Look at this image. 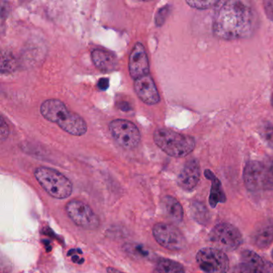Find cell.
<instances>
[{"label":"cell","instance_id":"obj_1","mask_svg":"<svg viewBox=\"0 0 273 273\" xmlns=\"http://www.w3.org/2000/svg\"><path fill=\"white\" fill-rule=\"evenodd\" d=\"M256 25V15L247 1H220L214 15L212 30L218 38L225 40L249 38Z\"/></svg>","mask_w":273,"mask_h":273},{"label":"cell","instance_id":"obj_2","mask_svg":"<svg viewBox=\"0 0 273 273\" xmlns=\"http://www.w3.org/2000/svg\"><path fill=\"white\" fill-rule=\"evenodd\" d=\"M40 112L46 120L58 125L60 128L72 136H84L87 132L85 120L78 114L69 111L61 100H46L41 105Z\"/></svg>","mask_w":273,"mask_h":273},{"label":"cell","instance_id":"obj_3","mask_svg":"<svg viewBox=\"0 0 273 273\" xmlns=\"http://www.w3.org/2000/svg\"><path fill=\"white\" fill-rule=\"evenodd\" d=\"M153 140L164 152L171 157H185L193 151L195 147L193 137L168 128L157 129L154 132Z\"/></svg>","mask_w":273,"mask_h":273},{"label":"cell","instance_id":"obj_4","mask_svg":"<svg viewBox=\"0 0 273 273\" xmlns=\"http://www.w3.org/2000/svg\"><path fill=\"white\" fill-rule=\"evenodd\" d=\"M243 176L244 185L249 191L273 190V157L247 163Z\"/></svg>","mask_w":273,"mask_h":273},{"label":"cell","instance_id":"obj_5","mask_svg":"<svg viewBox=\"0 0 273 273\" xmlns=\"http://www.w3.org/2000/svg\"><path fill=\"white\" fill-rule=\"evenodd\" d=\"M35 176L40 186L51 197L63 200L72 193V183L56 169L40 167L36 169Z\"/></svg>","mask_w":273,"mask_h":273},{"label":"cell","instance_id":"obj_6","mask_svg":"<svg viewBox=\"0 0 273 273\" xmlns=\"http://www.w3.org/2000/svg\"><path fill=\"white\" fill-rule=\"evenodd\" d=\"M209 241L215 249L223 252H232L242 244L243 236L233 225L221 223L215 225L209 235Z\"/></svg>","mask_w":273,"mask_h":273},{"label":"cell","instance_id":"obj_7","mask_svg":"<svg viewBox=\"0 0 273 273\" xmlns=\"http://www.w3.org/2000/svg\"><path fill=\"white\" fill-rule=\"evenodd\" d=\"M109 130L114 140L125 149H133L139 145L141 135L133 123L127 120H112L109 124Z\"/></svg>","mask_w":273,"mask_h":273},{"label":"cell","instance_id":"obj_8","mask_svg":"<svg viewBox=\"0 0 273 273\" xmlns=\"http://www.w3.org/2000/svg\"><path fill=\"white\" fill-rule=\"evenodd\" d=\"M68 217L75 225L86 229L96 230L100 225V218L91 207L81 200H71L65 207Z\"/></svg>","mask_w":273,"mask_h":273},{"label":"cell","instance_id":"obj_9","mask_svg":"<svg viewBox=\"0 0 273 273\" xmlns=\"http://www.w3.org/2000/svg\"><path fill=\"white\" fill-rule=\"evenodd\" d=\"M196 262L206 273H227L229 260L225 252L215 248L200 249L196 254Z\"/></svg>","mask_w":273,"mask_h":273},{"label":"cell","instance_id":"obj_10","mask_svg":"<svg viewBox=\"0 0 273 273\" xmlns=\"http://www.w3.org/2000/svg\"><path fill=\"white\" fill-rule=\"evenodd\" d=\"M153 236L158 244L170 251H181L186 248L185 235L173 225L159 223L152 229Z\"/></svg>","mask_w":273,"mask_h":273},{"label":"cell","instance_id":"obj_11","mask_svg":"<svg viewBox=\"0 0 273 273\" xmlns=\"http://www.w3.org/2000/svg\"><path fill=\"white\" fill-rule=\"evenodd\" d=\"M128 69L130 76L135 80L149 75L148 59L141 42L136 43L130 54Z\"/></svg>","mask_w":273,"mask_h":273},{"label":"cell","instance_id":"obj_12","mask_svg":"<svg viewBox=\"0 0 273 273\" xmlns=\"http://www.w3.org/2000/svg\"><path fill=\"white\" fill-rule=\"evenodd\" d=\"M200 163L196 159H191L186 162L183 167L177 178V184L180 189L185 191H191L197 186L200 181Z\"/></svg>","mask_w":273,"mask_h":273},{"label":"cell","instance_id":"obj_13","mask_svg":"<svg viewBox=\"0 0 273 273\" xmlns=\"http://www.w3.org/2000/svg\"><path fill=\"white\" fill-rule=\"evenodd\" d=\"M134 89L138 97L146 105H157L160 101V94L150 74L135 80Z\"/></svg>","mask_w":273,"mask_h":273},{"label":"cell","instance_id":"obj_14","mask_svg":"<svg viewBox=\"0 0 273 273\" xmlns=\"http://www.w3.org/2000/svg\"><path fill=\"white\" fill-rule=\"evenodd\" d=\"M252 244L258 249H268L273 242V222L265 220L258 224L252 235Z\"/></svg>","mask_w":273,"mask_h":273},{"label":"cell","instance_id":"obj_15","mask_svg":"<svg viewBox=\"0 0 273 273\" xmlns=\"http://www.w3.org/2000/svg\"><path fill=\"white\" fill-rule=\"evenodd\" d=\"M91 60L100 71L111 72L118 67V60L113 52L105 49H95L91 52Z\"/></svg>","mask_w":273,"mask_h":273},{"label":"cell","instance_id":"obj_16","mask_svg":"<svg viewBox=\"0 0 273 273\" xmlns=\"http://www.w3.org/2000/svg\"><path fill=\"white\" fill-rule=\"evenodd\" d=\"M163 211L167 218L174 224H180L184 218V210L180 203L176 198L166 195L161 202Z\"/></svg>","mask_w":273,"mask_h":273},{"label":"cell","instance_id":"obj_17","mask_svg":"<svg viewBox=\"0 0 273 273\" xmlns=\"http://www.w3.org/2000/svg\"><path fill=\"white\" fill-rule=\"evenodd\" d=\"M205 176L208 180H211V182L209 204L211 208H215L219 203H225L226 201V195L223 190L222 185L220 180L214 175L211 170L206 169L205 171Z\"/></svg>","mask_w":273,"mask_h":273},{"label":"cell","instance_id":"obj_18","mask_svg":"<svg viewBox=\"0 0 273 273\" xmlns=\"http://www.w3.org/2000/svg\"><path fill=\"white\" fill-rule=\"evenodd\" d=\"M154 273H185L182 264L169 259L162 258L158 260Z\"/></svg>","mask_w":273,"mask_h":273},{"label":"cell","instance_id":"obj_19","mask_svg":"<svg viewBox=\"0 0 273 273\" xmlns=\"http://www.w3.org/2000/svg\"><path fill=\"white\" fill-rule=\"evenodd\" d=\"M258 133L263 142L270 148H273V124L269 121L262 123L258 128Z\"/></svg>","mask_w":273,"mask_h":273},{"label":"cell","instance_id":"obj_20","mask_svg":"<svg viewBox=\"0 0 273 273\" xmlns=\"http://www.w3.org/2000/svg\"><path fill=\"white\" fill-rule=\"evenodd\" d=\"M240 262L246 263L252 266L257 267V268H261V269L264 268V264H265L261 257H260V255H258L255 252L251 251V250H244L242 252Z\"/></svg>","mask_w":273,"mask_h":273},{"label":"cell","instance_id":"obj_21","mask_svg":"<svg viewBox=\"0 0 273 273\" xmlns=\"http://www.w3.org/2000/svg\"><path fill=\"white\" fill-rule=\"evenodd\" d=\"M264 268L252 266L246 263L240 262L234 268L232 273H263Z\"/></svg>","mask_w":273,"mask_h":273},{"label":"cell","instance_id":"obj_22","mask_svg":"<svg viewBox=\"0 0 273 273\" xmlns=\"http://www.w3.org/2000/svg\"><path fill=\"white\" fill-rule=\"evenodd\" d=\"M220 1H186L187 4H189L191 7L196 8V9L205 10L211 8V7H217Z\"/></svg>","mask_w":273,"mask_h":273},{"label":"cell","instance_id":"obj_23","mask_svg":"<svg viewBox=\"0 0 273 273\" xmlns=\"http://www.w3.org/2000/svg\"><path fill=\"white\" fill-rule=\"evenodd\" d=\"M169 12H170V7L169 6H165L161 9L159 10L156 16V23L157 26L160 27L165 23Z\"/></svg>","mask_w":273,"mask_h":273},{"label":"cell","instance_id":"obj_24","mask_svg":"<svg viewBox=\"0 0 273 273\" xmlns=\"http://www.w3.org/2000/svg\"><path fill=\"white\" fill-rule=\"evenodd\" d=\"M9 135V127L7 126V123L5 121L2 116H1L0 122V138L2 141H4Z\"/></svg>","mask_w":273,"mask_h":273},{"label":"cell","instance_id":"obj_25","mask_svg":"<svg viewBox=\"0 0 273 273\" xmlns=\"http://www.w3.org/2000/svg\"><path fill=\"white\" fill-rule=\"evenodd\" d=\"M264 9L267 17L273 22V0H266L263 2Z\"/></svg>","mask_w":273,"mask_h":273},{"label":"cell","instance_id":"obj_26","mask_svg":"<svg viewBox=\"0 0 273 273\" xmlns=\"http://www.w3.org/2000/svg\"><path fill=\"white\" fill-rule=\"evenodd\" d=\"M98 87L101 90V91H106L109 87V80L107 78L100 79L98 82Z\"/></svg>","mask_w":273,"mask_h":273},{"label":"cell","instance_id":"obj_27","mask_svg":"<svg viewBox=\"0 0 273 273\" xmlns=\"http://www.w3.org/2000/svg\"><path fill=\"white\" fill-rule=\"evenodd\" d=\"M263 273H273V264L270 262L265 263Z\"/></svg>","mask_w":273,"mask_h":273},{"label":"cell","instance_id":"obj_28","mask_svg":"<svg viewBox=\"0 0 273 273\" xmlns=\"http://www.w3.org/2000/svg\"><path fill=\"white\" fill-rule=\"evenodd\" d=\"M107 273H122V272L119 271L117 269H114V268H107Z\"/></svg>","mask_w":273,"mask_h":273},{"label":"cell","instance_id":"obj_29","mask_svg":"<svg viewBox=\"0 0 273 273\" xmlns=\"http://www.w3.org/2000/svg\"><path fill=\"white\" fill-rule=\"evenodd\" d=\"M271 103H272V105H273V96H272Z\"/></svg>","mask_w":273,"mask_h":273},{"label":"cell","instance_id":"obj_30","mask_svg":"<svg viewBox=\"0 0 273 273\" xmlns=\"http://www.w3.org/2000/svg\"><path fill=\"white\" fill-rule=\"evenodd\" d=\"M272 257H273V252H272Z\"/></svg>","mask_w":273,"mask_h":273}]
</instances>
